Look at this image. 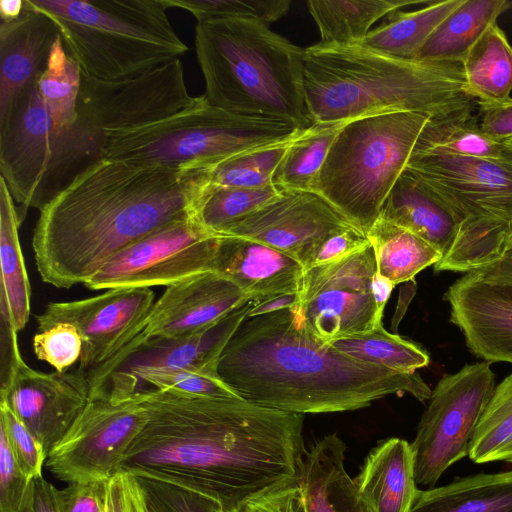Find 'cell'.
<instances>
[{
  "instance_id": "6da1fadb",
  "label": "cell",
  "mask_w": 512,
  "mask_h": 512,
  "mask_svg": "<svg viewBox=\"0 0 512 512\" xmlns=\"http://www.w3.org/2000/svg\"><path fill=\"white\" fill-rule=\"evenodd\" d=\"M137 394L147 419L119 472L193 491L223 512L298 478L306 453L303 414L241 397L152 388Z\"/></svg>"
},
{
  "instance_id": "7a4b0ae2",
  "label": "cell",
  "mask_w": 512,
  "mask_h": 512,
  "mask_svg": "<svg viewBox=\"0 0 512 512\" xmlns=\"http://www.w3.org/2000/svg\"><path fill=\"white\" fill-rule=\"evenodd\" d=\"M211 169L94 161L40 208L32 247L41 279L57 288L84 284L125 247L194 216Z\"/></svg>"
},
{
  "instance_id": "3957f363",
  "label": "cell",
  "mask_w": 512,
  "mask_h": 512,
  "mask_svg": "<svg viewBox=\"0 0 512 512\" xmlns=\"http://www.w3.org/2000/svg\"><path fill=\"white\" fill-rule=\"evenodd\" d=\"M217 373L239 397L297 414L357 410L392 394L424 402L432 393L418 372L400 373L339 352L308 332L290 309L247 317L221 353Z\"/></svg>"
},
{
  "instance_id": "277c9868",
  "label": "cell",
  "mask_w": 512,
  "mask_h": 512,
  "mask_svg": "<svg viewBox=\"0 0 512 512\" xmlns=\"http://www.w3.org/2000/svg\"><path fill=\"white\" fill-rule=\"evenodd\" d=\"M304 90L312 124L392 112L442 119L477 108L461 63L400 59L360 44L305 48Z\"/></svg>"
},
{
  "instance_id": "5b68a950",
  "label": "cell",
  "mask_w": 512,
  "mask_h": 512,
  "mask_svg": "<svg viewBox=\"0 0 512 512\" xmlns=\"http://www.w3.org/2000/svg\"><path fill=\"white\" fill-rule=\"evenodd\" d=\"M195 50L212 106L308 129L304 49L248 18L198 22Z\"/></svg>"
},
{
  "instance_id": "8992f818",
  "label": "cell",
  "mask_w": 512,
  "mask_h": 512,
  "mask_svg": "<svg viewBox=\"0 0 512 512\" xmlns=\"http://www.w3.org/2000/svg\"><path fill=\"white\" fill-rule=\"evenodd\" d=\"M50 17L85 75L121 81L178 58L188 46L164 0H27Z\"/></svg>"
},
{
  "instance_id": "52a82bcc",
  "label": "cell",
  "mask_w": 512,
  "mask_h": 512,
  "mask_svg": "<svg viewBox=\"0 0 512 512\" xmlns=\"http://www.w3.org/2000/svg\"><path fill=\"white\" fill-rule=\"evenodd\" d=\"M455 215L459 231L435 272L469 273L506 252L512 226V162L413 150L407 167Z\"/></svg>"
},
{
  "instance_id": "ba28073f",
  "label": "cell",
  "mask_w": 512,
  "mask_h": 512,
  "mask_svg": "<svg viewBox=\"0 0 512 512\" xmlns=\"http://www.w3.org/2000/svg\"><path fill=\"white\" fill-rule=\"evenodd\" d=\"M430 118L392 112L348 121L329 149L314 192L367 235Z\"/></svg>"
},
{
  "instance_id": "9c48e42d",
  "label": "cell",
  "mask_w": 512,
  "mask_h": 512,
  "mask_svg": "<svg viewBox=\"0 0 512 512\" xmlns=\"http://www.w3.org/2000/svg\"><path fill=\"white\" fill-rule=\"evenodd\" d=\"M305 130V129H304ZM302 129L232 114L208 103L107 135L101 158L172 168L212 167L239 154L294 138Z\"/></svg>"
},
{
  "instance_id": "30bf717a",
  "label": "cell",
  "mask_w": 512,
  "mask_h": 512,
  "mask_svg": "<svg viewBox=\"0 0 512 512\" xmlns=\"http://www.w3.org/2000/svg\"><path fill=\"white\" fill-rule=\"evenodd\" d=\"M187 90L179 58L142 75L104 81L81 72L77 118L57 153V167L66 181L101 158L107 135L169 117L196 105Z\"/></svg>"
},
{
  "instance_id": "8fae6325",
  "label": "cell",
  "mask_w": 512,
  "mask_h": 512,
  "mask_svg": "<svg viewBox=\"0 0 512 512\" xmlns=\"http://www.w3.org/2000/svg\"><path fill=\"white\" fill-rule=\"evenodd\" d=\"M495 386L486 361L467 364L437 382L411 443L417 485H435L451 465L468 456Z\"/></svg>"
},
{
  "instance_id": "7c38bea8",
  "label": "cell",
  "mask_w": 512,
  "mask_h": 512,
  "mask_svg": "<svg viewBox=\"0 0 512 512\" xmlns=\"http://www.w3.org/2000/svg\"><path fill=\"white\" fill-rule=\"evenodd\" d=\"M220 240L195 216L174 221L115 254L83 285L91 290L169 287L215 271Z\"/></svg>"
},
{
  "instance_id": "4fadbf2b",
  "label": "cell",
  "mask_w": 512,
  "mask_h": 512,
  "mask_svg": "<svg viewBox=\"0 0 512 512\" xmlns=\"http://www.w3.org/2000/svg\"><path fill=\"white\" fill-rule=\"evenodd\" d=\"M377 272L372 246L304 271L290 310L313 336L331 342L382 324L372 293Z\"/></svg>"
},
{
  "instance_id": "5bb4252c",
  "label": "cell",
  "mask_w": 512,
  "mask_h": 512,
  "mask_svg": "<svg viewBox=\"0 0 512 512\" xmlns=\"http://www.w3.org/2000/svg\"><path fill=\"white\" fill-rule=\"evenodd\" d=\"M147 419L134 394L89 398L65 435L48 452L45 466L67 484L108 481L119 472L127 448Z\"/></svg>"
},
{
  "instance_id": "9a60e30c",
  "label": "cell",
  "mask_w": 512,
  "mask_h": 512,
  "mask_svg": "<svg viewBox=\"0 0 512 512\" xmlns=\"http://www.w3.org/2000/svg\"><path fill=\"white\" fill-rule=\"evenodd\" d=\"M255 300L193 335L129 341L108 361L87 372L90 398H128L136 394L137 381L147 373L185 368L217 369L221 353L248 317Z\"/></svg>"
},
{
  "instance_id": "2e32d148",
  "label": "cell",
  "mask_w": 512,
  "mask_h": 512,
  "mask_svg": "<svg viewBox=\"0 0 512 512\" xmlns=\"http://www.w3.org/2000/svg\"><path fill=\"white\" fill-rule=\"evenodd\" d=\"M58 130L36 82L21 90L0 115V173L20 224L30 207L48 201L47 186Z\"/></svg>"
},
{
  "instance_id": "e0dca14e",
  "label": "cell",
  "mask_w": 512,
  "mask_h": 512,
  "mask_svg": "<svg viewBox=\"0 0 512 512\" xmlns=\"http://www.w3.org/2000/svg\"><path fill=\"white\" fill-rule=\"evenodd\" d=\"M1 399L47 453L68 431L90 398L87 371L41 372L21 357L18 341L2 360Z\"/></svg>"
},
{
  "instance_id": "ac0fdd59",
  "label": "cell",
  "mask_w": 512,
  "mask_h": 512,
  "mask_svg": "<svg viewBox=\"0 0 512 512\" xmlns=\"http://www.w3.org/2000/svg\"><path fill=\"white\" fill-rule=\"evenodd\" d=\"M155 303L150 288H114L82 300L50 302L35 316L37 332L64 322L82 338L79 366L92 370L112 358L143 329Z\"/></svg>"
},
{
  "instance_id": "d6986e66",
  "label": "cell",
  "mask_w": 512,
  "mask_h": 512,
  "mask_svg": "<svg viewBox=\"0 0 512 512\" xmlns=\"http://www.w3.org/2000/svg\"><path fill=\"white\" fill-rule=\"evenodd\" d=\"M352 225L318 193L282 190L272 201L227 226L220 235L244 237L276 249L304 269L318 246Z\"/></svg>"
},
{
  "instance_id": "ffe728a7",
  "label": "cell",
  "mask_w": 512,
  "mask_h": 512,
  "mask_svg": "<svg viewBox=\"0 0 512 512\" xmlns=\"http://www.w3.org/2000/svg\"><path fill=\"white\" fill-rule=\"evenodd\" d=\"M444 299L450 322L471 353L488 363L512 364V282L469 272L448 288Z\"/></svg>"
},
{
  "instance_id": "44dd1931",
  "label": "cell",
  "mask_w": 512,
  "mask_h": 512,
  "mask_svg": "<svg viewBox=\"0 0 512 512\" xmlns=\"http://www.w3.org/2000/svg\"><path fill=\"white\" fill-rule=\"evenodd\" d=\"M253 298L227 277L205 272L166 287L142 331L132 340L199 333Z\"/></svg>"
},
{
  "instance_id": "7402d4cb",
  "label": "cell",
  "mask_w": 512,
  "mask_h": 512,
  "mask_svg": "<svg viewBox=\"0 0 512 512\" xmlns=\"http://www.w3.org/2000/svg\"><path fill=\"white\" fill-rule=\"evenodd\" d=\"M24 1L20 17L0 22V115L21 90L37 81L60 37L54 21Z\"/></svg>"
},
{
  "instance_id": "603a6c76",
  "label": "cell",
  "mask_w": 512,
  "mask_h": 512,
  "mask_svg": "<svg viewBox=\"0 0 512 512\" xmlns=\"http://www.w3.org/2000/svg\"><path fill=\"white\" fill-rule=\"evenodd\" d=\"M304 267L292 257L244 237L221 235L215 272L253 299L297 294Z\"/></svg>"
},
{
  "instance_id": "cb8c5ba5",
  "label": "cell",
  "mask_w": 512,
  "mask_h": 512,
  "mask_svg": "<svg viewBox=\"0 0 512 512\" xmlns=\"http://www.w3.org/2000/svg\"><path fill=\"white\" fill-rule=\"evenodd\" d=\"M346 449L333 433L306 451L297 478L304 512H373L345 469Z\"/></svg>"
},
{
  "instance_id": "d4e9b609",
  "label": "cell",
  "mask_w": 512,
  "mask_h": 512,
  "mask_svg": "<svg viewBox=\"0 0 512 512\" xmlns=\"http://www.w3.org/2000/svg\"><path fill=\"white\" fill-rule=\"evenodd\" d=\"M354 480L373 512H409L418 490L411 444L397 437L380 441Z\"/></svg>"
},
{
  "instance_id": "484cf974",
  "label": "cell",
  "mask_w": 512,
  "mask_h": 512,
  "mask_svg": "<svg viewBox=\"0 0 512 512\" xmlns=\"http://www.w3.org/2000/svg\"><path fill=\"white\" fill-rule=\"evenodd\" d=\"M380 217L421 237L442 257L459 231L453 212L408 169L385 200Z\"/></svg>"
},
{
  "instance_id": "4316f807",
  "label": "cell",
  "mask_w": 512,
  "mask_h": 512,
  "mask_svg": "<svg viewBox=\"0 0 512 512\" xmlns=\"http://www.w3.org/2000/svg\"><path fill=\"white\" fill-rule=\"evenodd\" d=\"M16 205L0 178V314L1 325L21 331L30 317L31 288L18 236Z\"/></svg>"
},
{
  "instance_id": "83f0119b",
  "label": "cell",
  "mask_w": 512,
  "mask_h": 512,
  "mask_svg": "<svg viewBox=\"0 0 512 512\" xmlns=\"http://www.w3.org/2000/svg\"><path fill=\"white\" fill-rule=\"evenodd\" d=\"M409 512H512V470L418 489Z\"/></svg>"
},
{
  "instance_id": "f1b7e54d",
  "label": "cell",
  "mask_w": 512,
  "mask_h": 512,
  "mask_svg": "<svg viewBox=\"0 0 512 512\" xmlns=\"http://www.w3.org/2000/svg\"><path fill=\"white\" fill-rule=\"evenodd\" d=\"M511 7L507 0H463L432 32L416 60L461 63L482 34Z\"/></svg>"
},
{
  "instance_id": "f546056e",
  "label": "cell",
  "mask_w": 512,
  "mask_h": 512,
  "mask_svg": "<svg viewBox=\"0 0 512 512\" xmlns=\"http://www.w3.org/2000/svg\"><path fill=\"white\" fill-rule=\"evenodd\" d=\"M419 0H308L310 15L327 45L360 44L381 18Z\"/></svg>"
},
{
  "instance_id": "4dcf8cb0",
  "label": "cell",
  "mask_w": 512,
  "mask_h": 512,
  "mask_svg": "<svg viewBox=\"0 0 512 512\" xmlns=\"http://www.w3.org/2000/svg\"><path fill=\"white\" fill-rule=\"evenodd\" d=\"M467 92L478 102H499L512 91V46L497 22L461 62Z\"/></svg>"
},
{
  "instance_id": "1f68e13d",
  "label": "cell",
  "mask_w": 512,
  "mask_h": 512,
  "mask_svg": "<svg viewBox=\"0 0 512 512\" xmlns=\"http://www.w3.org/2000/svg\"><path fill=\"white\" fill-rule=\"evenodd\" d=\"M462 1H433L417 10L394 11L360 45L395 58L416 60L432 32Z\"/></svg>"
},
{
  "instance_id": "d6a6232c",
  "label": "cell",
  "mask_w": 512,
  "mask_h": 512,
  "mask_svg": "<svg viewBox=\"0 0 512 512\" xmlns=\"http://www.w3.org/2000/svg\"><path fill=\"white\" fill-rule=\"evenodd\" d=\"M367 236L374 250L377 272L395 286L414 279L442 258L424 239L381 217Z\"/></svg>"
},
{
  "instance_id": "836d02e7",
  "label": "cell",
  "mask_w": 512,
  "mask_h": 512,
  "mask_svg": "<svg viewBox=\"0 0 512 512\" xmlns=\"http://www.w3.org/2000/svg\"><path fill=\"white\" fill-rule=\"evenodd\" d=\"M475 110L442 119L430 118L413 150L436 149L466 157L512 162V144L485 134Z\"/></svg>"
},
{
  "instance_id": "e575fe53",
  "label": "cell",
  "mask_w": 512,
  "mask_h": 512,
  "mask_svg": "<svg viewBox=\"0 0 512 512\" xmlns=\"http://www.w3.org/2000/svg\"><path fill=\"white\" fill-rule=\"evenodd\" d=\"M347 122L313 124L303 130L291 141L273 174L272 184L281 191L314 192L329 149Z\"/></svg>"
},
{
  "instance_id": "d590c367",
  "label": "cell",
  "mask_w": 512,
  "mask_h": 512,
  "mask_svg": "<svg viewBox=\"0 0 512 512\" xmlns=\"http://www.w3.org/2000/svg\"><path fill=\"white\" fill-rule=\"evenodd\" d=\"M329 343L355 360L400 373H415L430 362V356L423 347L388 332L382 324L370 331L338 338Z\"/></svg>"
},
{
  "instance_id": "8d00e7d4",
  "label": "cell",
  "mask_w": 512,
  "mask_h": 512,
  "mask_svg": "<svg viewBox=\"0 0 512 512\" xmlns=\"http://www.w3.org/2000/svg\"><path fill=\"white\" fill-rule=\"evenodd\" d=\"M36 84L56 128L60 131L71 128L77 118L81 69L66 51L61 36L54 43Z\"/></svg>"
},
{
  "instance_id": "74e56055",
  "label": "cell",
  "mask_w": 512,
  "mask_h": 512,
  "mask_svg": "<svg viewBox=\"0 0 512 512\" xmlns=\"http://www.w3.org/2000/svg\"><path fill=\"white\" fill-rule=\"evenodd\" d=\"M472 461L512 463V373L495 386L469 447Z\"/></svg>"
},
{
  "instance_id": "f35d334b",
  "label": "cell",
  "mask_w": 512,
  "mask_h": 512,
  "mask_svg": "<svg viewBox=\"0 0 512 512\" xmlns=\"http://www.w3.org/2000/svg\"><path fill=\"white\" fill-rule=\"evenodd\" d=\"M280 192L273 184L244 188L210 183L195 206L194 216L208 230L220 234L233 222L272 201Z\"/></svg>"
},
{
  "instance_id": "ab89813d",
  "label": "cell",
  "mask_w": 512,
  "mask_h": 512,
  "mask_svg": "<svg viewBox=\"0 0 512 512\" xmlns=\"http://www.w3.org/2000/svg\"><path fill=\"white\" fill-rule=\"evenodd\" d=\"M294 138L239 154L212 166L211 183L244 188L271 185L273 174Z\"/></svg>"
},
{
  "instance_id": "60d3db41",
  "label": "cell",
  "mask_w": 512,
  "mask_h": 512,
  "mask_svg": "<svg viewBox=\"0 0 512 512\" xmlns=\"http://www.w3.org/2000/svg\"><path fill=\"white\" fill-rule=\"evenodd\" d=\"M168 8L191 13L197 22L219 18H248L266 25L282 18L290 0H164Z\"/></svg>"
},
{
  "instance_id": "b9f144b4",
  "label": "cell",
  "mask_w": 512,
  "mask_h": 512,
  "mask_svg": "<svg viewBox=\"0 0 512 512\" xmlns=\"http://www.w3.org/2000/svg\"><path fill=\"white\" fill-rule=\"evenodd\" d=\"M150 388L173 389L210 397H239L220 379L217 369L211 368L147 373L137 381L136 393Z\"/></svg>"
},
{
  "instance_id": "7bdbcfd3",
  "label": "cell",
  "mask_w": 512,
  "mask_h": 512,
  "mask_svg": "<svg viewBox=\"0 0 512 512\" xmlns=\"http://www.w3.org/2000/svg\"><path fill=\"white\" fill-rule=\"evenodd\" d=\"M131 477L152 512H223L216 502L193 491L150 478Z\"/></svg>"
},
{
  "instance_id": "ee69618b",
  "label": "cell",
  "mask_w": 512,
  "mask_h": 512,
  "mask_svg": "<svg viewBox=\"0 0 512 512\" xmlns=\"http://www.w3.org/2000/svg\"><path fill=\"white\" fill-rule=\"evenodd\" d=\"M82 348L81 335L70 323H56L37 332L33 338L36 357L50 364L57 372L67 371L80 361Z\"/></svg>"
},
{
  "instance_id": "f6af8a7d",
  "label": "cell",
  "mask_w": 512,
  "mask_h": 512,
  "mask_svg": "<svg viewBox=\"0 0 512 512\" xmlns=\"http://www.w3.org/2000/svg\"><path fill=\"white\" fill-rule=\"evenodd\" d=\"M0 432L11 448L14 458L29 480L42 476L48 453L12 410L0 402Z\"/></svg>"
},
{
  "instance_id": "bcb514c9",
  "label": "cell",
  "mask_w": 512,
  "mask_h": 512,
  "mask_svg": "<svg viewBox=\"0 0 512 512\" xmlns=\"http://www.w3.org/2000/svg\"><path fill=\"white\" fill-rule=\"evenodd\" d=\"M31 481L14 458L5 435L0 432V512H19Z\"/></svg>"
},
{
  "instance_id": "7dc6e473",
  "label": "cell",
  "mask_w": 512,
  "mask_h": 512,
  "mask_svg": "<svg viewBox=\"0 0 512 512\" xmlns=\"http://www.w3.org/2000/svg\"><path fill=\"white\" fill-rule=\"evenodd\" d=\"M233 512H304L297 479L265 491Z\"/></svg>"
},
{
  "instance_id": "c3c4849f",
  "label": "cell",
  "mask_w": 512,
  "mask_h": 512,
  "mask_svg": "<svg viewBox=\"0 0 512 512\" xmlns=\"http://www.w3.org/2000/svg\"><path fill=\"white\" fill-rule=\"evenodd\" d=\"M370 245L368 236L351 226L325 239L315 250L305 270L340 260Z\"/></svg>"
},
{
  "instance_id": "681fc988",
  "label": "cell",
  "mask_w": 512,
  "mask_h": 512,
  "mask_svg": "<svg viewBox=\"0 0 512 512\" xmlns=\"http://www.w3.org/2000/svg\"><path fill=\"white\" fill-rule=\"evenodd\" d=\"M107 482L73 483L59 489L62 512H106Z\"/></svg>"
},
{
  "instance_id": "f907efd6",
  "label": "cell",
  "mask_w": 512,
  "mask_h": 512,
  "mask_svg": "<svg viewBox=\"0 0 512 512\" xmlns=\"http://www.w3.org/2000/svg\"><path fill=\"white\" fill-rule=\"evenodd\" d=\"M477 118L481 130L500 142L512 141V98L499 102H478Z\"/></svg>"
},
{
  "instance_id": "816d5d0a",
  "label": "cell",
  "mask_w": 512,
  "mask_h": 512,
  "mask_svg": "<svg viewBox=\"0 0 512 512\" xmlns=\"http://www.w3.org/2000/svg\"><path fill=\"white\" fill-rule=\"evenodd\" d=\"M19 512H62L59 489L43 476L33 479Z\"/></svg>"
},
{
  "instance_id": "f5cc1de1",
  "label": "cell",
  "mask_w": 512,
  "mask_h": 512,
  "mask_svg": "<svg viewBox=\"0 0 512 512\" xmlns=\"http://www.w3.org/2000/svg\"><path fill=\"white\" fill-rule=\"evenodd\" d=\"M106 512H138L127 473L118 472L108 480Z\"/></svg>"
},
{
  "instance_id": "db71d44e",
  "label": "cell",
  "mask_w": 512,
  "mask_h": 512,
  "mask_svg": "<svg viewBox=\"0 0 512 512\" xmlns=\"http://www.w3.org/2000/svg\"><path fill=\"white\" fill-rule=\"evenodd\" d=\"M297 302V294H279L256 299L249 311L248 317L279 312L291 309Z\"/></svg>"
},
{
  "instance_id": "11a10c76",
  "label": "cell",
  "mask_w": 512,
  "mask_h": 512,
  "mask_svg": "<svg viewBox=\"0 0 512 512\" xmlns=\"http://www.w3.org/2000/svg\"><path fill=\"white\" fill-rule=\"evenodd\" d=\"M472 272L485 278L512 282V251H507L494 263Z\"/></svg>"
},
{
  "instance_id": "9f6ffc18",
  "label": "cell",
  "mask_w": 512,
  "mask_h": 512,
  "mask_svg": "<svg viewBox=\"0 0 512 512\" xmlns=\"http://www.w3.org/2000/svg\"><path fill=\"white\" fill-rule=\"evenodd\" d=\"M395 285L379 274L375 273L372 281V293L376 302L378 313L383 316L385 305L390 298L391 292Z\"/></svg>"
},
{
  "instance_id": "6f0895ef",
  "label": "cell",
  "mask_w": 512,
  "mask_h": 512,
  "mask_svg": "<svg viewBox=\"0 0 512 512\" xmlns=\"http://www.w3.org/2000/svg\"><path fill=\"white\" fill-rule=\"evenodd\" d=\"M25 1L23 0H1L0 19L1 22H9L17 19L23 13Z\"/></svg>"
},
{
  "instance_id": "680465c9",
  "label": "cell",
  "mask_w": 512,
  "mask_h": 512,
  "mask_svg": "<svg viewBox=\"0 0 512 512\" xmlns=\"http://www.w3.org/2000/svg\"><path fill=\"white\" fill-rule=\"evenodd\" d=\"M507 251H512V226L510 227L509 232H508V236H507L506 252Z\"/></svg>"
},
{
  "instance_id": "91938a15",
  "label": "cell",
  "mask_w": 512,
  "mask_h": 512,
  "mask_svg": "<svg viewBox=\"0 0 512 512\" xmlns=\"http://www.w3.org/2000/svg\"><path fill=\"white\" fill-rule=\"evenodd\" d=\"M509 143H511V144H512V141H510Z\"/></svg>"
}]
</instances>
